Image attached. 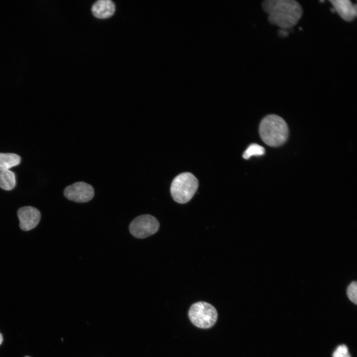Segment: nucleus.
Wrapping results in <instances>:
<instances>
[{
	"label": "nucleus",
	"mask_w": 357,
	"mask_h": 357,
	"mask_svg": "<svg viewBox=\"0 0 357 357\" xmlns=\"http://www.w3.org/2000/svg\"><path fill=\"white\" fill-rule=\"evenodd\" d=\"M262 7L268 15L269 23L283 30L296 25L302 14L301 5L294 0H266Z\"/></svg>",
	"instance_id": "nucleus-1"
},
{
	"label": "nucleus",
	"mask_w": 357,
	"mask_h": 357,
	"mask_svg": "<svg viewBox=\"0 0 357 357\" xmlns=\"http://www.w3.org/2000/svg\"><path fill=\"white\" fill-rule=\"evenodd\" d=\"M260 136L267 145L276 147L282 145L288 138V126L286 121L276 115L264 118L259 125Z\"/></svg>",
	"instance_id": "nucleus-2"
},
{
	"label": "nucleus",
	"mask_w": 357,
	"mask_h": 357,
	"mask_svg": "<svg viewBox=\"0 0 357 357\" xmlns=\"http://www.w3.org/2000/svg\"><path fill=\"white\" fill-rule=\"evenodd\" d=\"M198 186V180L193 175L183 173L173 179L170 188L171 193L175 201L185 203L193 196Z\"/></svg>",
	"instance_id": "nucleus-3"
},
{
	"label": "nucleus",
	"mask_w": 357,
	"mask_h": 357,
	"mask_svg": "<svg viewBox=\"0 0 357 357\" xmlns=\"http://www.w3.org/2000/svg\"><path fill=\"white\" fill-rule=\"evenodd\" d=\"M188 317L195 326L207 329L213 326L218 318L216 308L210 303L199 301L193 303L188 311Z\"/></svg>",
	"instance_id": "nucleus-4"
},
{
	"label": "nucleus",
	"mask_w": 357,
	"mask_h": 357,
	"mask_svg": "<svg viewBox=\"0 0 357 357\" xmlns=\"http://www.w3.org/2000/svg\"><path fill=\"white\" fill-rule=\"evenodd\" d=\"M159 223L154 216L144 214L134 218L130 223L129 230L135 238H144L155 234L159 228Z\"/></svg>",
	"instance_id": "nucleus-5"
},
{
	"label": "nucleus",
	"mask_w": 357,
	"mask_h": 357,
	"mask_svg": "<svg viewBox=\"0 0 357 357\" xmlns=\"http://www.w3.org/2000/svg\"><path fill=\"white\" fill-rule=\"evenodd\" d=\"M64 196L72 201L84 203L90 201L94 196V189L92 185L83 181L76 182L65 187Z\"/></svg>",
	"instance_id": "nucleus-6"
},
{
	"label": "nucleus",
	"mask_w": 357,
	"mask_h": 357,
	"mask_svg": "<svg viewBox=\"0 0 357 357\" xmlns=\"http://www.w3.org/2000/svg\"><path fill=\"white\" fill-rule=\"evenodd\" d=\"M20 229L24 231L35 228L41 219L40 211L35 207L28 206L20 208L17 212Z\"/></svg>",
	"instance_id": "nucleus-7"
},
{
	"label": "nucleus",
	"mask_w": 357,
	"mask_h": 357,
	"mask_svg": "<svg viewBox=\"0 0 357 357\" xmlns=\"http://www.w3.org/2000/svg\"><path fill=\"white\" fill-rule=\"evenodd\" d=\"M333 9L344 20L351 22L357 16V4L349 0H332L329 1Z\"/></svg>",
	"instance_id": "nucleus-8"
},
{
	"label": "nucleus",
	"mask_w": 357,
	"mask_h": 357,
	"mask_svg": "<svg viewBox=\"0 0 357 357\" xmlns=\"http://www.w3.org/2000/svg\"><path fill=\"white\" fill-rule=\"evenodd\" d=\"M115 10V3L110 0H99L92 6L93 15L98 18H107L114 14Z\"/></svg>",
	"instance_id": "nucleus-9"
},
{
	"label": "nucleus",
	"mask_w": 357,
	"mask_h": 357,
	"mask_svg": "<svg viewBox=\"0 0 357 357\" xmlns=\"http://www.w3.org/2000/svg\"><path fill=\"white\" fill-rule=\"evenodd\" d=\"M20 161V156L17 154L0 153V173L18 165Z\"/></svg>",
	"instance_id": "nucleus-10"
},
{
	"label": "nucleus",
	"mask_w": 357,
	"mask_h": 357,
	"mask_svg": "<svg viewBox=\"0 0 357 357\" xmlns=\"http://www.w3.org/2000/svg\"><path fill=\"white\" fill-rule=\"evenodd\" d=\"M15 174L9 170L0 173V187L5 190H12L15 186Z\"/></svg>",
	"instance_id": "nucleus-11"
},
{
	"label": "nucleus",
	"mask_w": 357,
	"mask_h": 357,
	"mask_svg": "<svg viewBox=\"0 0 357 357\" xmlns=\"http://www.w3.org/2000/svg\"><path fill=\"white\" fill-rule=\"evenodd\" d=\"M265 153V149L261 146L253 143L250 145L244 152L242 157L248 159L252 156H261Z\"/></svg>",
	"instance_id": "nucleus-12"
},
{
	"label": "nucleus",
	"mask_w": 357,
	"mask_h": 357,
	"mask_svg": "<svg viewBox=\"0 0 357 357\" xmlns=\"http://www.w3.org/2000/svg\"><path fill=\"white\" fill-rule=\"evenodd\" d=\"M347 294L350 300L355 304L357 303V284L356 281L352 282L348 286Z\"/></svg>",
	"instance_id": "nucleus-13"
},
{
	"label": "nucleus",
	"mask_w": 357,
	"mask_h": 357,
	"mask_svg": "<svg viewBox=\"0 0 357 357\" xmlns=\"http://www.w3.org/2000/svg\"><path fill=\"white\" fill-rule=\"evenodd\" d=\"M333 357H351L346 345L339 346L333 355Z\"/></svg>",
	"instance_id": "nucleus-14"
},
{
	"label": "nucleus",
	"mask_w": 357,
	"mask_h": 357,
	"mask_svg": "<svg viewBox=\"0 0 357 357\" xmlns=\"http://www.w3.org/2000/svg\"><path fill=\"white\" fill-rule=\"evenodd\" d=\"M279 34L280 36L283 37L287 36L288 33L285 30L281 29L280 30H279Z\"/></svg>",
	"instance_id": "nucleus-15"
},
{
	"label": "nucleus",
	"mask_w": 357,
	"mask_h": 357,
	"mask_svg": "<svg viewBox=\"0 0 357 357\" xmlns=\"http://www.w3.org/2000/svg\"><path fill=\"white\" fill-rule=\"evenodd\" d=\"M2 341H3L2 336L1 334L0 333V345L1 344Z\"/></svg>",
	"instance_id": "nucleus-16"
},
{
	"label": "nucleus",
	"mask_w": 357,
	"mask_h": 357,
	"mask_svg": "<svg viewBox=\"0 0 357 357\" xmlns=\"http://www.w3.org/2000/svg\"><path fill=\"white\" fill-rule=\"evenodd\" d=\"M28 357V356H26V357Z\"/></svg>",
	"instance_id": "nucleus-17"
}]
</instances>
